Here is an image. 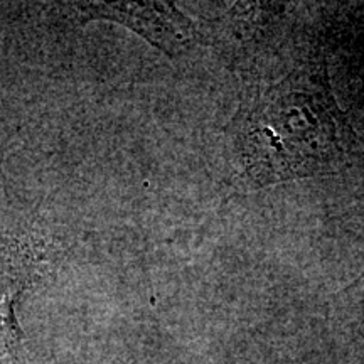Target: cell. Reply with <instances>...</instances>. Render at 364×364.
Listing matches in <instances>:
<instances>
[{"label": "cell", "mask_w": 364, "mask_h": 364, "mask_svg": "<svg viewBox=\"0 0 364 364\" xmlns=\"http://www.w3.org/2000/svg\"><path fill=\"white\" fill-rule=\"evenodd\" d=\"M354 144L321 51L273 83L250 88L228 125L235 179L247 191L338 172Z\"/></svg>", "instance_id": "6da1fadb"}, {"label": "cell", "mask_w": 364, "mask_h": 364, "mask_svg": "<svg viewBox=\"0 0 364 364\" xmlns=\"http://www.w3.org/2000/svg\"><path fill=\"white\" fill-rule=\"evenodd\" d=\"M80 21H110L129 27L171 59L196 44H206V33L172 2H75L68 4Z\"/></svg>", "instance_id": "7a4b0ae2"}, {"label": "cell", "mask_w": 364, "mask_h": 364, "mask_svg": "<svg viewBox=\"0 0 364 364\" xmlns=\"http://www.w3.org/2000/svg\"><path fill=\"white\" fill-rule=\"evenodd\" d=\"M43 263V255L27 241L0 245V359L11 364H27L16 309Z\"/></svg>", "instance_id": "3957f363"}, {"label": "cell", "mask_w": 364, "mask_h": 364, "mask_svg": "<svg viewBox=\"0 0 364 364\" xmlns=\"http://www.w3.org/2000/svg\"><path fill=\"white\" fill-rule=\"evenodd\" d=\"M343 295H346V297H358L361 302H364V272L351 285L346 287L343 290Z\"/></svg>", "instance_id": "277c9868"}, {"label": "cell", "mask_w": 364, "mask_h": 364, "mask_svg": "<svg viewBox=\"0 0 364 364\" xmlns=\"http://www.w3.org/2000/svg\"><path fill=\"white\" fill-rule=\"evenodd\" d=\"M6 142L4 140H0V166H2V161H4V154H6Z\"/></svg>", "instance_id": "5b68a950"}]
</instances>
